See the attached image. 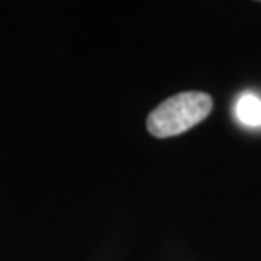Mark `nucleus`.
Listing matches in <instances>:
<instances>
[{"label":"nucleus","mask_w":261,"mask_h":261,"mask_svg":"<svg viewBox=\"0 0 261 261\" xmlns=\"http://www.w3.org/2000/svg\"><path fill=\"white\" fill-rule=\"evenodd\" d=\"M212 98L203 92H181L166 98L148 116V130L154 138H171L205 121Z\"/></svg>","instance_id":"obj_1"},{"label":"nucleus","mask_w":261,"mask_h":261,"mask_svg":"<svg viewBox=\"0 0 261 261\" xmlns=\"http://www.w3.org/2000/svg\"><path fill=\"white\" fill-rule=\"evenodd\" d=\"M238 121L248 127H261V98L254 92H244L234 106Z\"/></svg>","instance_id":"obj_2"}]
</instances>
